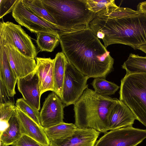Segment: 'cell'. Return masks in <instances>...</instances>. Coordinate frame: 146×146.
I'll return each mask as SVG.
<instances>
[{
    "label": "cell",
    "instance_id": "14",
    "mask_svg": "<svg viewBox=\"0 0 146 146\" xmlns=\"http://www.w3.org/2000/svg\"><path fill=\"white\" fill-rule=\"evenodd\" d=\"M136 119L129 108L119 100L111 109L108 115L109 130L132 126Z\"/></svg>",
    "mask_w": 146,
    "mask_h": 146
},
{
    "label": "cell",
    "instance_id": "31",
    "mask_svg": "<svg viewBox=\"0 0 146 146\" xmlns=\"http://www.w3.org/2000/svg\"><path fill=\"white\" fill-rule=\"evenodd\" d=\"M137 11L139 13L146 14V1L141 2L138 4Z\"/></svg>",
    "mask_w": 146,
    "mask_h": 146
},
{
    "label": "cell",
    "instance_id": "21",
    "mask_svg": "<svg viewBox=\"0 0 146 146\" xmlns=\"http://www.w3.org/2000/svg\"><path fill=\"white\" fill-rule=\"evenodd\" d=\"M22 2L23 5L35 15L47 22L57 25L54 17L43 6L42 0H22Z\"/></svg>",
    "mask_w": 146,
    "mask_h": 146
},
{
    "label": "cell",
    "instance_id": "25",
    "mask_svg": "<svg viewBox=\"0 0 146 146\" xmlns=\"http://www.w3.org/2000/svg\"><path fill=\"white\" fill-rule=\"evenodd\" d=\"M16 107L32 119L40 126V112L23 98L18 99L16 101Z\"/></svg>",
    "mask_w": 146,
    "mask_h": 146
},
{
    "label": "cell",
    "instance_id": "20",
    "mask_svg": "<svg viewBox=\"0 0 146 146\" xmlns=\"http://www.w3.org/2000/svg\"><path fill=\"white\" fill-rule=\"evenodd\" d=\"M77 128L74 124L64 122L44 129V131L50 141L66 137L71 135Z\"/></svg>",
    "mask_w": 146,
    "mask_h": 146
},
{
    "label": "cell",
    "instance_id": "32",
    "mask_svg": "<svg viewBox=\"0 0 146 146\" xmlns=\"http://www.w3.org/2000/svg\"><path fill=\"white\" fill-rule=\"evenodd\" d=\"M138 49L141 50L146 54V44L139 47Z\"/></svg>",
    "mask_w": 146,
    "mask_h": 146
},
{
    "label": "cell",
    "instance_id": "2",
    "mask_svg": "<svg viewBox=\"0 0 146 146\" xmlns=\"http://www.w3.org/2000/svg\"><path fill=\"white\" fill-rule=\"evenodd\" d=\"M90 28L105 47L115 44L130 46L135 50L146 44V14L133 17H113L104 10L96 13L90 22Z\"/></svg>",
    "mask_w": 146,
    "mask_h": 146
},
{
    "label": "cell",
    "instance_id": "24",
    "mask_svg": "<svg viewBox=\"0 0 146 146\" xmlns=\"http://www.w3.org/2000/svg\"><path fill=\"white\" fill-rule=\"evenodd\" d=\"M37 36L36 42L41 51L52 52L60 42L58 36L50 33H40Z\"/></svg>",
    "mask_w": 146,
    "mask_h": 146
},
{
    "label": "cell",
    "instance_id": "9",
    "mask_svg": "<svg viewBox=\"0 0 146 146\" xmlns=\"http://www.w3.org/2000/svg\"><path fill=\"white\" fill-rule=\"evenodd\" d=\"M146 138V129L129 126L106 133L94 146H137Z\"/></svg>",
    "mask_w": 146,
    "mask_h": 146
},
{
    "label": "cell",
    "instance_id": "30",
    "mask_svg": "<svg viewBox=\"0 0 146 146\" xmlns=\"http://www.w3.org/2000/svg\"><path fill=\"white\" fill-rule=\"evenodd\" d=\"M0 103H3L11 100L7 90L3 84L2 81L0 80Z\"/></svg>",
    "mask_w": 146,
    "mask_h": 146
},
{
    "label": "cell",
    "instance_id": "10",
    "mask_svg": "<svg viewBox=\"0 0 146 146\" xmlns=\"http://www.w3.org/2000/svg\"><path fill=\"white\" fill-rule=\"evenodd\" d=\"M64 107L55 93L50 94L45 98L40 112L41 126L45 129L63 123Z\"/></svg>",
    "mask_w": 146,
    "mask_h": 146
},
{
    "label": "cell",
    "instance_id": "17",
    "mask_svg": "<svg viewBox=\"0 0 146 146\" xmlns=\"http://www.w3.org/2000/svg\"><path fill=\"white\" fill-rule=\"evenodd\" d=\"M17 80L10 65L3 46H0V80L6 88L10 97L16 94L15 88Z\"/></svg>",
    "mask_w": 146,
    "mask_h": 146
},
{
    "label": "cell",
    "instance_id": "26",
    "mask_svg": "<svg viewBox=\"0 0 146 146\" xmlns=\"http://www.w3.org/2000/svg\"><path fill=\"white\" fill-rule=\"evenodd\" d=\"M17 108L15 105L11 100L4 103H0L1 124H5L8 127V121L15 112Z\"/></svg>",
    "mask_w": 146,
    "mask_h": 146
},
{
    "label": "cell",
    "instance_id": "15",
    "mask_svg": "<svg viewBox=\"0 0 146 146\" xmlns=\"http://www.w3.org/2000/svg\"><path fill=\"white\" fill-rule=\"evenodd\" d=\"M17 111L22 135L29 136L45 146H50L44 129L17 108Z\"/></svg>",
    "mask_w": 146,
    "mask_h": 146
},
{
    "label": "cell",
    "instance_id": "1",
    "mask_svg": "<svg viewBox=\"0 0 146 146\" xmlns=\"http://www.w3.org/2000/svg\"><path fill=\"white\" fill-rule=\"evenodd\" d=\"M59 40L68 60L89 78H106L113 69V58L90 28L63 35Z\"/></svg>",
    "mask_w": 146,
    "mask_h": 146
},
{
    "label": "cell",
    "instance_id": "7",
    "mask_svg": "<svg viewBox=\"0 0 146 146\" xmlns=\"http://www.w3.org/2000/svg\"><path fill=\"white\" fill-rule=\"evenodd\" d=\"M89 78L76 68L68 60L66 63L61 99L65 106L74 104L88 88Z\"/></svg>",
    "mask_w": 146,
    "mask_h": 146
},
{
    "label": "cell",
    "instance_id": "19",
    "mask_svg": "<svg viewBox=\"0 0 146 146\" xmlns=\"http://www.w3.org/2000/svg\"><path fill=\"white\" fill-rule=\"evenodd\" d=\"M8 124V127L0 132V143L5 146L11 145L23 135L17 109L9 121Z\"/></svg>",
    "mask_w": 146,
    "mask_h": 146
},
{
    "label": "cell",
    "instance_id": "33",
    "mask_svg": "<svg viewBox=\"0 0 146 146\" xmlns=\"http://www.w3.org/2000/svg\"><path fill=\"white\" fill-rule=\"evenodd\" d=\"M0 146H5L4 145H3L1 143H0Z\"/></svg>",
    "mask_w": 146,
    "mask_h": 146
},
{
    "label": "cell",
    "instance_id": "28",
    "mask_svg": "<svg viewBox=\"0 0 146 146\" xmlns=\"http://www.w3.org/2000/svg\"><path fill=\"white\" fill-rule=\"evenodd\" d=\"M18 0H0V18L12 11Z\"/></svg>",
    "mask_w": 146,
    "mask_h": 146
},
{
    "label": "cell",
    "instance_id": "5",
    "mask_svg": "<svg viewBox=\"0 0 146 146\" xmlns=\"http://www.w3.org/2000/svg\"><path fill=\"white\" fill-rule=\"evenodd\" d=\"M120 88L119 100L146 127V73L126 74Z\"/></svg>",
    "mask_w": 146,
    "mask_h": 146
},
{
    "label": "cell",
    "instance_id": "6",
    "mask_svg": "<svg viewBox=\"0 0 146 146\" xmlns=\"http://www.w3.org/2000/svg\"><path fill=\"white\" fill-rule=\"evenodd\" d=\"M7 43L14 46L27 57L35 59L37 50L30 37L21 26L9 21L0 24V43Z\"/></svg>",
    "mask_w": 146,
    "mask_h": 146
},
{
    "label": "cell",
    "instance_id": "4",
    "mask_svg": "<svg viewBox=\"0 0 146 146\" xmlns=\"http://www.w3.org/2000/svg\"><path fill=\"white\" fill-rule=\"evenodd\" d=\"M42 1L59 27L61 36L90 28V22L96 15L89 9L86 0Z\"/></svg>",
    "mask_w": 146,
    "mask_h": 146
},
{
    "label": "cell",
    "instance_id": "18",
    "mask_svg": "<svg viewBox=\"0 0 146 146\" xmlns=\"http://www.w3.org/2000/svg\"><path fill=\"white\" fill-rule=\"evenodd\" d=\"M68 60L62 52H58L54 59L53 80L54 91L61 99L66 66Z\"/></svg>",
    "mask_w": 146,
    "mask_h": 146
},
{
    "label": "cell",
    "instance_id": "8",
    "mask_svg": "<svg viewBox=\"0 0 146 146\" xmlns=\"http://www.w3.org/2000/svg\"><path fill=\"white\" fill-rule=\"evenodd\" d=\"M12 15L20 25L27 28L31 33L37 34L42 33H50L59 39L61 36L59 27L47 22L35 15L23 4L22 0H18L12 11Z\"/></svg>",
    "mask_w": 146,
    "mask_h": 146
},
{
    "label": "cell",
    "instance_id": "22",
    "mask_svg": "<svg viewBox=\"0 0 146 146\" xmlns=\"http://www.w3.org/2000/svg\"><path fill=\"white\" fill-rule=\"evenodd\" d=\"M122 68L125 70L126 74L146 73V56H140L130 53Z\"/></svg>",
    "mask_w": 146,
    "mask_h": 146
},
{
    "label": "cell",
    "instance_id": "23",
    "mask_svg": "<svg viewBox=\"0 0 146 146\" xmlns=\"http://www.w3.org/2000/svg\"><path fill=\"white\" fill-rule=\"evenodd\" d=\"M91 84L96 92L105 96H109L114 94L119 88L114 83L108 81L102 77L94 78Z\"/></svg>",
    "mask_w": 146,
    "mask_h": 146
},
{
    "label": "cell",
    "instance_id": "16",
    "mask_svg": "<svg viewBox=\"0 0 146 146\" xmlns=\"http://www.w3.org/2000/svg\"><path fill=\"white\" fill-rule=\"evenodd\" d=\"M36 70L38 77L40 94L48 91H54V59L36 57Z\"/></svg>",
    "mask_w": 146,
    "mask_h": 146
},
{
    "label": "cell",
    "instance_id": "29",
    "mask_svg": "<svg viewBox=\"0 0 146 146\" xmlns=\"http://www.w3.org/2000/svg\"><path fill=\"white\" fill-rule=\"evenodd\" d=\"M11 145L13 146H45L25 135H22Z\"/></svg>",
    "mask_w": 146,
    "mask_h": 146
},
{
    "label": "cell",
    "instance_id": "12",
    "mask_svg": "<svg viewBox=\"0 0 146 146\" xmlns=\"http://www.w3.org/2000/svg\"><path fill=\"white\" fill-rule=\"evenodd\" d=\"M17 87L24 99L39 111L41 96L38 76L35 70L17 80Z\"/></svg>",
    "mask_w": 146,
    "mask_h": 146
},
{
    "label": "cell",
    "instance_id": "27",
    "mask_svg": "<svg viewBox=\"0 0 146 146\" xmlns=\"http://www.w3.org/2000/svg\"><path fill=\"white\" fill-rule=\"evenodd\" d=\"M89 9L97 13L107 8L117 7L114 0H86Z\"/></svg>",
    "mask_w": 146,
    "mask_h": 146
},
{
    "label": "cell",
    "instance_id": "3",
    "mask_svg": "<svg viewBox=\"0 0 146 146\" xmlns=\"http://www.w3.org/2000/svg\"><path fill=\"white\" fill-rule=\"evenodd\" d=\"M118 100L116 98L100 95L87 88L74 104V124L78 128L91 129L106 133L109 130V113Z\"/></svg>",
    "mask_w": 146,
    "mask_h": 146
},
{
    "label": "cell",
    "instance_id": "13",
    "mask_svg": "<svg viewBox=\"0 0 146 146\" xmlns=\"http://www.w3.org/2000/svg\"><path fill=\"white\" fill-rule=\"evenodd\" d=\"M100 133L93 129L77 128L66 137L50 141V146H94Z\"/></svg>",
    "mask_w": 146,
    "mask_h": 146
},
{
    "label": "cell",
    "instance_id": "11",
    "mask_svg": "<svg viewBox=\"0 0 146 146\" xmlns=\"http://www.w3.org/2000/svg\"><path fill=\"white\" fill-rule=\"evenodd\" d=\"M4 47L8 61L16 78H23L34 71L36 63L35 59L26 57L14 46L7 43H0Z\"/></svg>",
    "mask_w": 146,
    "mask_h": 146
}]
</instances>
